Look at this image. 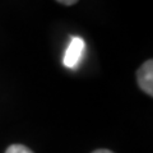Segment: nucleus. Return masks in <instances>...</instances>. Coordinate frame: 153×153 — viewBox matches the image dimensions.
<instances>
[{
	"instance_id": "f257e3e1",
	"label": "nucleus",
	"mask_w": 153,
	"mask_h": 153,
	"mask_svg": "<svg viewBox=\"0 0 153 153\" xmlns=\"http://www.w3.org/2000/svg\"><path fill=\"white\" fill-rule=\"evenodd\" d=\"M84 50H85V42L83 38L73 37L64 54V60H63L64 65L69 69L76 68L84 55Z\"/></svg>"
},
{
	"instance_id": "f03ea898",
	"label": "nucleus",
	"mask_w": 153,
	"mask_h": 153,
	"mask_svg": "<svg viewBox=\"0 0 153 153\" xmlns=\"http://www.w3.org/2000/svg\"><path fill=\"white\" fill-rule=\"evenodd\" d=\"M137 80L142 91L147 94H153V61L148 60L137 71Z\"/></svg>"
},
{
	"instance_id": "7ed1b4c3",
	"label": "nucleus",
	"mask_w": 153,
	"mask_h": 153,
	"mask_svg": "<svg viewBox=\"0 0 153 153\" xmlns=\"http://www.w3.org/2000/svg\"><path fill=\"white\" fill-rule=\"evenodd\" d=\"M5 153H33L30 148H27L22 144H13L7 149Z\"/></svg>"
},
{
	"instance_id": "20e7f679",
	"label": "nucleus",
	"mask_w": 153,
	"mask_h": 153,
	"mask_svg": "<svg viewBox=\"0 0 153 153\" xmlns=\"http://www.w3.org/2000/svg\"><path fill=\"white\" fill-rule=\"evenodd\" d=\"M56 1H59L60 4H63V5L70 7V5H74V4L78 1V0H56Z\"/></svg>"
},
{
	"instance_id": "39448f33",
	"label": "nucleus",
	"mask_w": 153,
	"mask_h": 153,
	"mask_svg": "<svg viewBox=\"0 0 153 153\" xmlns=\"http://www.w3.org/2000/svg\"><path fill=\"white\" fill-rule=\"evenodd\" d=\"M92 153H114V152L108 151V149H97V151H94Z\"/></svg>"
}]
</instances>
